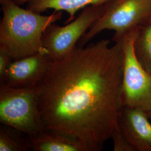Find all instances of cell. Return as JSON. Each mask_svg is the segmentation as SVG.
<instances>
[{
	"instance_id": "cell-11",
	"label": "cell",
	"mask_w": 151,
	"mask_h": 151,
	"mask_svg": "<svg viewBox=\"0 0 151 151\" xmlns=\"http://www.w3.org/2000/svg\"><path fill=\"white\" fill-rule=\"evenodd\" d=\"M134 49L137 60L151 73V22L139 27L134 41Z\"/></svg>"
},
{
	"instance_id": "cell-13",
	"label": "cell",
	"mask_w": 151,
	"mask_h": 151,
	"mask_svg": "<svg viewBox=\"0 0 151 151\" xmlns=\"http://www.w3.org/2000/svg\"><path fill=\"white\" fill-rule=\"evenodd\" d=\"M11 57L7 53L5 49L0 46V83H2L5 80L6 73L9 65L11 64Z\"/></svg>"
},
{
	"instance_id": "cell-9",
	"label": "cell",
	"mask_w": 151,
	"mask_h": 151,
	"mask_svg": "<svg viewBox=\"0 0 151 151\" xmlns=\"http://www.w3.org/2000/svg\"><path fill=\"white\" fill-rule=\"evenodd\" d=\"M29 150L35 151H90L75 138L54 131L44 129L35 136L28 137Z\"/></svg>"
},
{
	"instance_id": "cell-4",
	"label": "cell",
	"mask_w": 151,
	"mask_h": 151,
	"mask_svg": "<svg viewBox=\"0 0 151 151\" xmlns=\"http://www.w3.org/2000/svg\"><path fill=\"white\" fill-rule=\"evenodd\" d=\"M0 122L27 137L44 130L35 88H16L1 84Z\"/></svg>"
},
{
	"instance_id": "cell-14",
	"label": "cell",
	"mask_w": 151,
	"mask_h": 151,
	"mask_svg": "<svg viewBox=\"0 0 151 151\" xmlns=\"http://www.w3.org/2000/svg\"><path fill=\"white\" fill-rule=\"evenodd\" d=\"M13 2H14L15 4L19 6H22L24 4L27 3L30 0H11Z\"/></svg>"
},
{
	"instance_id": "cell-5",
	"label": "cell",
	"mask_w": 151,
	"mask_h": 151,
	"mask_svg": "<svg viewBox=\"0 0 151 151\" xmlns=\"http://www.w3.org/2000/svg\"><path fill=\"white\" fill-rule=\"evenodd\" d=\"M140 27L132 29L123 38L124 69L121 99L123 107L151 111V73L137 60L134 41Z\"/></svg>"
},
{
	"instance_id": "cell-7",
	"label": "cell",
	"mask_w": 151,
	"mask_h": 151,
	"mask_svg": "<svg viewBox=\"0 0 151 151\" xmlns=\"http://www.w3.org/2000/svg\"><path fill=\"white\" fill-rule=\"evenodd\" d=\"M53 61L49 54L42 53L13 60L1 84L16 88H35L43 80Z\"/></svg>"
},
{
	"instance_id": "cell-1",
	"label": "cell",
	"mask_w": 151,
	"mask_h": 151,
	"mask_svg": "<svg viewBox=\"0 0 151 151\" xmlns=\"http://www.w3.org/2000/svg\"><path fill=\"white\" fill-rule=\"evenodd\" d=\"M123 38L112 46L108 39L77 45L52 62L35 87L44 129L72 137L90 151H101L108 140L122 136Z\"/></svg>"
},
{
	"instance_id": "cell-15",
	"label": "cell",
	"mask_w": 151,
	"mask_h": 151,
	"mask_svg": "<svg viewBox=\"0 0 151 151\" xmlns=\"http://www.w3.org/2000/svg\"><path fill=\"white\" fill-rule=\"evenodd\" d=\"M146 113L147 114V116H148L149 119H150L151 120V111H148V112H146Z\"/></svg>"
},
{
	"instance_id": "cell-2",
	"label": "cell",
	"mask_w": 151,
	"mask_h": 151,
	"mask_svg": "<svg viewBox=\"0 0 151 151\" xmlns=\"http://www.w3.org/2000/svg\"><path fill=\"white\" fill-rule=\"evenodd\" d=\"M2 17L0 23V46L13 60L39 53H48L44 46V32L62 17L61 11L43 15L24 9L11 0H0Z\"/></svg>"
},
{
	"instance_id": "cell-6",
	"label": "cell",
	"mask_w": 151,
	"mask_h": 151,
	"mask_svg": "<svg viewBox=\"0 0 151 151\" xmlns=\"http://www.w3.org/2000/svg\"><path fill=\"white\" fill-rule=\"evenodd\" d=\"M107 4L87 6L73 21L60 27L50 24L44 32L43 43L53 60H60L70 53L82 37L99 19L107 7Z\"/></svg>"
},
{
	"instance_id": "cell-3",
	"label": "cell",
	"mask_w": 151,
	"mask_h": 151,
	"mask_svg": "<svg viewBox=\"0 0 151 151\" xmlns=\"http://www.w3.org/2000/svg\"><path fill=\"white\" fill-rule=\"evenodd\" d=\"M151 22V0H113L107 4L105 12L80 39L77 45L85 46L105 30L115 31L114 42L124 38L132 29Z\"/></svg>"
},
{
	"instance_id": "cell-10",
	"label": "cell",
	"mask_w": 151,
	"mask_h": 151,
	"mask_svg": "<svg viewBox=\"0 0 151 151\" xmlns=\"http://www.w3.org/2000/svg\"><path fill=\"white\" fill-rule=\"evenodd\" d=\"M113 0H30L27 3V8L41 13L49 9L56 11H66L69 17L66 24L75 19L76 14L87 6L107 4Z\"/></svg>"
},
{
	"instance_id": "cell-12",
	"label": "cell",
	"mask_w": 151,
	"mask_h": 151,
	"mask_svg": "<svg viewBox=\"0 0 151 151\" xmlns=\"http://www.w3.org/2000/svg\"><path fill=\"white\" fill-rule=\"evenodd\" d=\"M29 150L27 140L19 142L2 128L0 129V151H24Z\"/></svg>"
},
{
	"instance_id": "cell-8",
	"label": "cell",
	"mask_w": 151,
	"mask_h": 151,
	"mask_svg": "<svg viewBox=\"0 0 151 151\" xmlns=\"http://www.w3.org/2000/svg\"><path fill=\"white\" fill-rule=\"evenodd\" d=\"M146 112L123 107L119 127L130 151H151V123Z\"/></svg>"
}]
</instances>
